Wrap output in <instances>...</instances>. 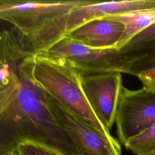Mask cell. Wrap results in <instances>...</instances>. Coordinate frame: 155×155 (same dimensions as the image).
<instances>
[{"label": "cell", "mask_w": 155, "mask_h": 155, "mask_svg": "<svg viewBox=\"0 0 155 155\" xmlns=\"http://www.w3.org/2000/svg\"><path fill=\"white\" fill-rule=\"evenodd\" d=\"M124 146L135 154L155 150V122L147 130L128 141Z\"/></svg>", "instance_id": "cell-11"}, {"label": "cell", "mask_w": 155, "mask_h": 155, "mask_svg": "<svg viewBox=\"0 0 155 155\" xmlns=\"http://www.w3.org/2000/svg\"><path fill=\"white\" fill-rule=\"evenodd\" d=\"M32 74L38 84L62 106L107 139L116 140L91 109L81 87L79 72L75 68L64 60L34 52Z\"/></svg>", "instance_id": "cell-2"}, {"label": "cell", "mask_w": 155, "mask_h": 155, "mask_svg": "<svg viewBox=\"0 0 155 155\" xmlns=\"http://www.w3.org/2000/svg\"><path fill=\"white\" fill-rule=\"evenodd\" d=\"M34 51L15 30L0 31V153L24 139L77 155L53 112L48 94L33 78Z\"/></svg>", "instance_id": "cell-1"}, {"label": "cell", "mask_w": 155, "mask_h": 155, "mask_svg": "<svg viewBox=\"0 0 155 155\" xmlns=\"http://www.w3.org/2000/svg\"><path fill=\"white\" fill-rule=\"evenodd\" d=\"M119 51L131 61L155 53V22L138 33Z\"/></svg>", "instance_id": "cell-10"}, {"label": "cell", "mask_w": 155, "mask_h": 155, "mask_svg": "<svg viewBox=\"0 0 155 155\" xmlns=\"http://www.w3.org/2000/svg\"><path fill=\"white\" fill-rule=\"evenodd\" d=\"M36 53L64 60L79 73L117 71L128 74V62L116 48H94L67 37Z\"/></svg>", "instance_id": "cell-3"}, {"label": "cell", "mask_w": 155, "mask_h": 155, "mask_svg": "<svg viewBox=\"0 0 155 155\" xmlns=\"http://www.w3.org/2000/svg\"><path fill=\"white\" fill-rule=\"evenodd\" d=\"M110 18L122 23L124 30L116 49L119 50L136 35L155 22V8L120 14Z\"/></svg>", "instance_id": "cell-9"}, {"label": "cell", "mask_w": 155, "mask_h": 155, "mask_svg": "<svg viewBox=\"0 0 155 155\" xmlns=\"http://www.w3.org/2000/svg\"><path fill=\"white\" fill-rule=\"evenodd\" d=\"M151 60H152V63H153V64L155 66V54H153V56H152V59H151Z\"/></svg>", "instance_id": "cell-16"}, {"label": "cell", "mask_w": 155, "mask_h": 155, "mask_svg": "<svg viewBox=\"0 0 155 155\" xmlns=\"http://www.w3.org/2000/svg\"><path fill=\"white\" fill-rule=\"evenodd\" d=\"M48 100L53 112L73 143L77 155H121L120 147L116 140H111L104 136L49 94Z\"/></svg>", "instance_id": "cell-7"}, {"label": "cell", "mask_w": 155, "mask_h": 155, "mask_svg": "<svg viewBox=\"0 0 155 155\" xmlns=\"http://www.w3.org/2000/svg\"><path fill=\"white\" fill-rule=\"evenodd\" d=\"M81 87L93 113L108 131L114 120L123 87L122 73L117 71L79 73Z\"/></svg>", "instance_id": "cell-6"}, {"label": "cell", "mask_w": 155, "mask_h": 155, "mask_svg": "<svg viewBox=\"0 0 155 155\" xmlns=\"http://www.w3.org/2000/svg\"><path fill=\"white\" fill-rule=\"evenodd\" d=\"M17 155H64L56 148L44 142L33 139H24L16 145Z\"/></svg>", "instance_id": "cell-12"}, {"label": "cell", "mask_w": 155, "mask_h": 155, "mask_svg": "<svg viewBox=\"0 0 155 155\" xmlns=\"http://www.w3.org/2000/svg\"><path fill=\"white\" fill-rule=\"evenodd\" d=\"M0 155H17V154L14 150H12L0 153Z\"/></svg>", "instance_id": "cell-14"}, {"label": "cell", "mask_w": 155, "mask_h": 155, "mask_svg": "<svg viewBox=\"0 0 155 155\" xmlns=\"http://www.w3.org/2000/svg\"><path fill=\"white\" fill-rule=\"evenodd\" d=\"M136 155H155V150L148 151V152H147V153L136 154Z\"/></svg>", "instance_id": "cell-15"}, {"label": "cell", "mask_w": 155, "mask_h": 155, "mask_svg": "<svg viewBox=\"0 0 155 155\" xmlns=\"http://www.w3.org/2000/svg\"><path fill=\"white\" fill-rule=\"evenodd\" d=\"M119 140L125 145L155 122V93L144 88L136 90L122 87L115 120Z\"/></svg>", "instance_id": "cell-5"}, {"label": "cell", "mask_w": 155, "mask_h": 155, "mask_svg": "<svg viewBox=\"0 0 155 155\" xmlns=\"http://www.w3.org/2000/svg\"><path fill=\"white\" fill-rule=\"evenodd\" d=\"M143 88L155 93V67L144 70L136 75Z\"/></svg>", "instance_id": "cell-13"}, {"label": "cell", "mask_w": 155, "mask_h": 155, "mask_svg": "<svg viewBox=\"0 0 155 155\" xmlns=\"http://www.w3.org/2000/svg\"><path fill=\"white\" fill-rule=\"evenodd\" d=\"M124 30L122 23L110 18H102L84 24L64 37L94 48H116Z\"/></svg>", "instance_id": "cell-8"}, {"label": "cell", "mask_w": 155, "mask_h": 155, "mask_svg": "<svg viewBox=\"0 0 155 155\" xmlns=\"http://www.w3.org/2000/svg\"><path fill=\"white\" fill-rule=\"evenodd\" d=\"M85 0H0V19L27 37L45 24L82 4Z\"/></svg>", "instance_id": "cell-4"}]
</instances>
